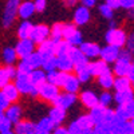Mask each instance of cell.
Returning <instances> with one entry per match:
<instances>
[{
	"instance_id": "1",
	"label": "cell",
	"mask_w": 134,
	"mask_h": 134,
	"mask_svg": "<svg viewBox=\"0 0 134 134\" xmlns=\"http://www.w3.org/2000/svg\"><path fill=\"white\" fill-rule=\"evenodd\" d=\"M126 34L124 30H119V28H110L107 32H106V42L111 46H115V47H124L126 44Z\"/></svg>"
},
{
	"instance_id": "2",
	"label": "cell",
	"mask_w": 134,
	"mask_h": 134,
	"mask_svg": "<svg viewBox=\"0 0 134 134\" xmlns=\"http://www.w3.org/2000/svg\"><path fill=\"white\" fill-rule=\"evenodd\" d=\"M19 4H20V0H7V4L3 12V26L5 28L14 23V20L18 15Z\"/></svg>"
},
{
	"instance_id": "3",
	"label": "cell",
	"mask_w": 134,
	"mask_h": 134,
	"mask_svg": "<svg viewBox=\"0 0 134 134\" xmlns=\"http://www.w3.org/2000/svg\"><path fill=\"white\" fill-rule=\"evenodd\" d=\"M58 94H59V87L48 82H44L38 90V97L48 100V102H52L58 97Z\"/></svg>"
},
{
	"instance_id": "4",
	"label": "cell",
	"mask_w": 134,
	"mask_h": 134,
	"mask_svg": "<svg viewBox=\"0 0 134 134\" xmlns=\"http://www.w3.org/2000/svg\"><path fill=\"white\" fill-rule=\"evenodd\" d=\"M48 36H50V27L44 26V24L34 26L31 30V34H30V39L35 44H39L43 40L48 39Z\"/></svg>"
},
{
	"instance_id": "5",
	"label": "cell",
	"mask_w": 134,
	"mask_h": 134,
	"mask_svg": "<svg viewBox=\"0 0 134 134\" xmlns=\"http://www.w3.org/2000/svg\"><path fill=\"white\" fill-rule=\"evenodd\" d=\"M15 51H16V55L20 59L27 58L31 52L35 51V43H34L30 38L20 39L19 43L16 44V47H15Z\"/></svg>"
},
{
	"instance_id": "6",
	"label": "cell",
	"mask_w": 134,
	"mask_h": 134,
	"mask_svg": "<svg viewBox=\"0 0 134 134\" xmlns=\"http://www.w3.org/2000/svg\"><path fill=\"white\" fill-rule=\"evenodd\" d=\"M76 102V95L71 94V93H63V94H58V97L52 100L54 106H58L62 107L64 110H67L69 107H71L74 103Z\"/></svg>"
},
{
	"instance_id": "7",
	"label": "cell",
	"mask_w": 134,
	"mask_h": 134,
	"mask_svg": "<svg viewBox=\"0 0 134 134\" xmlns=\"http://www.w3.org/2000/svg\"><path fill=\"white\" fill-rule=\"evenodd\" d=\"M16 88L19 90L20 94H30L31 90H32V85L30 82V78L27 74H21V72H18L16 76H15V83Z\"/></svg>"
},
{
	"instance_id": "8",
	"label": "cell",
	"mask_w": 134,
	"mask_h": 134,
	"mask_svg": "<svg viewBox=\"0 0 134 134\" xmlns=\"http://www.w3.org/2000/svg\"><path fill=\"white\" fill-rule=\"evenodd\" d=\"M119 47H115V46H111V44H107L106 47L100 48L99 51V57L102 60H105L106 63H113L117 60L118 58V52H119Z\"/></svg>"
},
{
	"instance_id": "9",
	"label": "cell",
	"mask_w": 134,
	"mask_h": 134,
	"mask_svg": "<svg viewBox=\"0 0 134 134\" xmlns=\"http://www.w3.org/2000/svg\"><path fill=\"white\" fill-rule=\"evenodd\" d=\"M38 52L40 54L42 60L47 59L50 57H55V43H54V40L52 39H46L42 43H39Z\"/></svg>"
},
{
	"instance_id": "10",
	"label": "cell",
	"mask_w": 134,
	"mask_h": 134,
	"mask_svg": "<svg viewBox=\"0 0 134 134\" xmlns=\"http://www.w3.org/2000/svg\"><path fill=\"white\" fill-rule=\"evenodd\" d=\"M79 50L85 54L86 58H97L99 57V51H100V47L98 46L97 43H91V42H82L79 46Z\"/></svg>"
},
{
	"instance_id": "11",
	"label": "cell",
	"mask_w": 134,
	"mask_h": 134,
	"mask_svg": "<svg viewBox=\"0 0 134 134\" xmlns=\"http://www.w3.org/2000/svg\"><path fill=\"white\" fill-rule=\"evenodd\" d=\"M90 20V11L87 7L81 5L75 9L74 14V24L75 26H85L87 21Z\"/></svg>"
},
{
	"instance_id": "12",
	"label": "cell",
	"mask_w": 134,
	"mask_h": 134,
	"mask_svg": "<svg viewBox=\"0 0 134 134\" xmlns=\"http://www.w3.org/2000/svg\"><path fill=\"white\" fill-rule=\"evenodd\" d=\"M14 133L15 134H35V124L31 121H18L14 124Z\"/></svg>"
},
{
	"instance_id": "13",
	"label": "cell",
	"mask_w": 134,
	"mask_h": 134,
	"mask_svg": "<svg viewBox=\"0 0 134 134\" xmlns=\"http://www.w3.org/2000/svg\"><path fill=\"white\" fill-rule=\"evenodd\" d=\"M74 70L76 72V78L81 83H86L90 81V78L93 76L91 75V71H90V67H88V62L87 63H83V64H78V66H74Z\"/></svg>"
},
{
	"instance_id": "14",
	"label": "cell",
	"mask_w": 134,
	"mask_h": 134,
	"mask_svg": "<svg viewBox=\"0 0 134 134\" xmlns=\"http://www.w3.org/2000/svg\"><path fill=\"white\" fill-rule=\"evenodd\" d=\"M113 100H115L117 105H126L127 102L134 100V93L133 88H127V90L122 91H115V95H113Z\"/></svg>"
},
{
	"instance_id": "15",
	"label": "cell",
	"mask_w": 134,
	"mask_h": 134,
	"mask_svg": "<svg viewBox=\"0 0 134 134\" xmlns=\"http://www.w3.org/2000/svg\"><path fill=\"white\" fill-rule=\"evenodd\" d=\"M28 78H30L31 85L39 90V87L46 82V71H43L40 69H35L28 74Z\"/></svg>"
},
{
	"instance_id": "16",
	"label": "cell",
	"mask_w": 134,
	"mask_h": 134,
	"mask_svg": "<svg viewBox=\"0 0 134 134\" xmlns=\"http://www.w3.org/2000/svg\"><path fill=\"white\" fill-rule=\"evenodd\" d=\"M79 86H81V82L78 81V78L76 75H72L69 72V75H67L66 78V81L63 83V88H64V91L66 93H71V94H75L78 90H79Z\"/></svg>"
},
{
	"instance_id": "17",
	"label": "cell",
	"mask_w": 134,
	"mask_h": 134,
	"mask_svg": "<svg viewBox=\"0 0 134 134\" xmlns=\"http://www.w3.org/2000/svg\"><path fill=\"white\" fill-rule=\"evenodd\" d=\"M34 14H35V8H34V3L31 2H23L19 4V8H18V15L23 19V20H27L30 19Z\"/></svg>"
},
{
	"instance_id": "18",
	"label": "cell",
	"mask_w": 134,
	"mask_h": 134,
	"mask_svg": "<svg viewBox=\"0 0 134 134\" xmlns=\"http://www.w3.org/2000/svg\"><path fill=\"white\" fill-rule=\"evenodd\" d=\"M57 69L59 71H64V72H71L74 70V63L70 59L69 55L57 57Z\"/></svg>"
},
{
	"instance_id": "19",
	"label": "cell",
	"mask_w": 134,
	"mask_h": 134,
	"mask_svg": "<svg viewBox=\"0 0 134 134\" xmlns=\"http://www.w3.org/2000/svg\"><path fill=\"white\" fill-rule=\"evenodd\" d=\"M4 115L12 122V124H16V122L20 121V118H21V107L19 105H9L4 110Z\"/></svg>"
},
{
	"instance_id": "20",
	"label": "cell",
	"mask_w": 134,
	"mask_h": 134,
	"mask_svg": "<svg viewBox=\"0 0 134 134\" xmlns=\"http://www.w3.org/2000/svg\"><path fill=\"white\" fill-rule=\"evenodd\" d=\"M70 57V59L72 60L74 66H78V64H83V63H87L88 62V58L85 57V54L78 48V47H71L69 54H67Z\"/></svg>"
},
{
	"instance_id": "21",
	"label": "cell",
	"mask_w": 134,
	"mask_h": 134,
	"mask_svg": "<svg viewBox=\"0 0 134 134\" xmlns=\"http://www.w3.org/2000/svg\"><path fill=\"white\" fill-rule=\"evenodd\" d=\"M2 93L8 98V100H9L11 103L16 102V100L19 99V95H20V93H19V90L16 88V86L14 83H9V82L2 88Z\"/></svg>"
},
{
	"instance_id": "22",
	"label": "cell",
	"mask_w": 134,
	"mask_h": 134,
	"mask_svg": "<svg viewBox=\"0 0 134 134\" xmlns=\"http://www.w3.org/2000/svg\"><path fill=\"white\" fill-rule=\"evenodd\" d=\"M113 82H114V76H113V72H111L110 69L107 71L102 72L100 75H98V83H99V86L106 88V90H109V88L113 87Z\"/></svg>"
},
{
	"instance_id": "23",
	"label": "cell",
	"mask_w": 134,
	"mask_h": 134,
	"mask_svg": "<svg viewBox=\"0 0 134 134\" xmlns=\"http://www.w3.org/2000/svg\"><path fill=\"white\" fill-rule=\"evenodd\" d=\"M105 109H106V107L100 106L99 103L90 109V114H88V115H90V118H91V121H93V125L102 124L103 114H105Z\"/></svg>"
},
{
	"instance_id": "24",
	"label": "cell",
	"mask_w": 134,
	"mask_h": 134,
	"mask_svg": "<svg viewBox=\"0 0 134 134\" xmlns=\"http://www.w3.org/2000/svg\"><path fill=\"white\" fill-rule=\"evenodd\" d=\"M48 117H50V118L55 122V124L59 126L62 122L66 119V110L62 109V107H58V106H54V107L50 110Z\"/></svg>"
},
{
	"instance_id": "25",
	"label": "cell",
	"mask_w": 134,
	"mask_h": 134,
	"mask_svg": "<svg viewBox=\"0 0 134 134\" xmlns=\"http://www.w3.org/2000/svg\"><path fill=\"white\" fill-rule=\"evenodd\" d=\"M81 100H82V103L86 107H88V109H91L95 105H98V97L95 95V93L88 91V90L87 91H83L81 94Z\"/></svg>"
},
{
	"instance_id": "26",
	"label": "cell",
	"mask_w": 134,
	"mask_h": 134,
	"mask_svg": "<svg viewBox=\"0 0 134 134\" xmlns=\"http://www.w3.org/2000/svg\"><path fill=\"white\" fill-rule=\"evenodd\" d=\"M88 67H90V71H91V75L94 76V75H100L102 72H105V71H107L110 67H109V64L105 62V60H97V62H93V63H88Z\"/></svg>"
},
{
	"instance_id": "27",
	"label": "cell",
	"mask_w": 134,
	"mask_h": 134,
	"mask_svg": "<svg viewBox=\"0 0 134 134\" xmlns=\"http://www.w3.org/2000/svg\"><path fill=\"white\" fill-rule=\"evenodd\" d=\"M55 43V57H62V55H67L70 51V48L72 47L71 44L64 40V39H60V40H57L54 42Z\"/></svg>"
},
{
	"instance_id": "28",
	"label": "cell",
	"mask_w": 134,
	"mask_h": 134,
	"mask_svg": "<svg viewBox=\"0 0 134 134\" xmlns=\"http://www.w3.org/2000/svg\"><path fill=\"white\" fill-rule=\"evenodd\" d=\"M58 125L50 118V117H44L42 118L38 124L35 125V131L36 130H44V131H52Z\"/></svg>"
},
{
	"instance_id": "29",
	"label": "cell",
	"mask_w": 134,
	"mask_h": 134,
	"mask_svg": "<svg viewBox=\"0 0 134 134\" xmlns=\"http://www.w3.org/2000/svg\"><path fill=\"white\" fill-rule=\"evenodd\" d=\"M113 87L115 88V91H122V90H127L131 87V82L127 79L126 76H117L114 78Z\"/></svg>"
},
{
	"instance_id": "30",
	"label": "cell",
	"mask_w": 134,
	"mask_h": 134,
	"mask_svg": "<svg viewBox=\"0 0 134 134\" xmlns=\"http://www.w3.org/2000/svg\"><path fill=\"white\" fill-rule=\"evenodd\" d=\"M113 63H114V66H113V72H114L117 76H125V75H126V71H127V69H129V66H130V63L124 62V60H119V59H117V60L113 62Z\"/></svg>"
},
{
	"instance_id": "31",
	"label": "cell",
	"mask_w": 134,
	"mask_h": 134,
	"mask_svg": "<svg viewBox=\"0 0 134 134\" xmlns=\"http://www.w3.org/2000/svg\"><path fill=\"white\" fill-rule=\"evenodd\" d=\"M18 59V55H16V51L15 48L12 47H5L3 50V60L5 64H14Z\"/></svg>"
},
{
	"instance_id": "32",
	"label": "cell",
	"mask_w": 134,
	"mask_h": 134,
	"mask_svg": "<svg viewBox=\"0 0 134 134\" xmlns=\"http://www.w3.org/2000/svg\"><path fill=\"white\" fill-rule=\"evenodd\" d=\"M32 24H31V21H27L24 20L23 23H21L18 28V36L20 39H27L30 38V34H31V30H32Z\"/></svg>"
},
{
	"instance_id": "33",
	"label": "cell",
	"mask_w": 134,
	"mask_h": 134,
	"mask_svg": "<svg viewBox=\"0 0 134 134\" xmlns=\"http://www.w3.org/2000/svg\"><path fill=\"white\" fill-rule=\"evenodd\" d=\"M26 59H27L28 64L32 67V70L40 69V67H42V57H40V54H39L38 51H36V52H35V51L31 52Z\"/></svg>"
},
{
	"instance_id": "34",
	"label": "cell",
	"mask_w": 134,
	"mask_h": 134,
	"mask_svg": "<svg viewBox=\"0 0 134 134\" xmlns=\"http://www.w3.org/2000/svg\"><path fill=\"white\" fill-rule=\"evenodd\" d=\"M42 69L46 72L57 70V57H50L47 59H43L42 60Z\"/></svg>"
},
{
	"instance_id": "35",
	"label": "cell",
	"mask_w": 134,
	"mask_h": 134,
	"mask_svg": "<svg viewBox=\"0 0 134 134\" xmlns=\"http://www.w3.org/2000/svg\"><path fill=\"white\" fill-rule=\"evenodd\" d=\"M62 30H63V24L62 23H55L52 26V28H50V35H51V39L54 42L63 39L62 38Z\"/></svg>"
},
{
	"instance_id": "36",
	"label": "cell",
	"mask_w": 134,
	"mask_h": 134,
	"mask_svg": "<svg viewBox=\"0 0 134 134\" xmlns=\"http://www.w3.org/2000/svg\"><path fill=\"white\" fill-rule=\"evenodd\" d=\"M111 102H113V95H111L109 91H103L98 97V103L100 106H103V107H109L111 105Z\"/></svg>"
},
{
	"instance_id": "37",
	"label": "cell",
	"mask_w": 134,
	"mask_h": 134,
	"mask_svg": "<svg viewBox=\"0 0 134 134\" xmlns=\"http://www.w3.org/2000/svg\"><path fill=\"white\" fill-rule=\"evenodd\" d=\"M66 40L69 42L72 47H78V46H79V44L83 42V38H82V34H81V31H78V30H76V31L72 34V35H71L69 39H66Z\"/></svg>"
},
{
	"instance_id": "38",
	"label": "cell",
	"mask_w": 134,
	"mask_h": 134,
	"mask_svg": "<svg viewBox=\"0 0 134 134\" xmlns=\"http://www.w3.org/2000/svg\"><path fill=\"white\" fill-rule=\"evenodd\" d=\"M16 71H18V72H21V74H27V75H28V74L32 71V67L28 64L27 59L23 58V59H20V62H19V64H18Z\"/></svg>"
},
{
	"instance_id": "39",
	"label": "cell",
	"mask_w": 134,
	"mask_h": 134,
	"mask_svg": "<svg viewBox=\"0 0 134 134\" xmlns=\"http://www.w3.org/2000/svg\"><path fill=\"white\" fill-rule=\"evenodd\" d=\"M76 122L79 124V126H81L82 129H88V127H93V126H94V125H93V121H91V118H90V115H88V114L81 115L79 118L76 119Z\"/></svg>"
},
{
	"instance_id": "40",
	"label": "cell",
	"mask_w": 134,
	"mask_h": 134,
	"mask_svg": "<svg viewBox=\"0 0 134 134\" xmlns=\"http://www.w3.org/2000/svg\"><path fill=\"white\" fill-rule=\"evenodd\" d=\"M118 134H134V124H133V119L125 121Z\"/></svg>"
},
{
	"instance_id": "41",
	"label": "cell",
	"mask_w": 134,
	"mask_h": 134,
	"mask_svg": "<svg viewBox=\"0 0 134 134\" xmlns=\"http://www.w3.org/2000/svg\"><path fill=\"white\" fill-rule=\"evenodd\" d=\"M93 134H113L109 127V125L105 124H98L93 126Z\"/></svg>"
},
{
	"instance_id": "42",
	"label": "cell",
	"mask_w": 134,
	"mask_h": 134,
	"mask_svg": "<svg viewBox=\"0 0 134 134\" xmlns=\"http://www.w3.org/2000/svg\"><path fill=\"white\" fill-rule=\"evenodd\" d=\"M98 9H99L100 15H102L103 18H106V19H113V16H114V9H111L107 4H100Z\"/></svg>"
},
{
	"instance_id": "43",
	"label": "cell",
	"mask_w": 134,
	"mask_h": 134,
	"mask_svg": "<svg viewBox=\"0 0 134 134\" xmlns=\"http://www.w3.org/2000/svg\"><path fill=\"white\" fill-rule=\"evenodd\" d=\"M75 31H76V26L75 24H64L63 26V30H62V38L64 40L69 39Z\"/></svg>"
},
{
	"instance_id": "44",
	"label": "cell",
	"mask_w": 134,
	"mask_h": 134,
	"mask_svg": "<svg viewBox=\"0 0 134 134\" xmlns=\"http://www.w3.org/2000/svg\"><path fill=\"white\" fill-rule=\"evenodd\" d=\"M12 122H11L5 115L4 113L0 115V131H4V130H9V129H12Z\"/></svg>"
},
{
	"instance_id": "45",
	"label": "cell",
	"mask_w": 134,
	"mask_h": 134,
	"mask_svg": "<svg viewBox=\"0 0 134 134\" xmlns=\"http://www.w3.org/2000/svg\"><path fill=\"white\" fill-rule=\"evenodd\" d=\"M67 75H69V72H64V71H57V76H55V82L54 85L55 86H58V87H62L64 81H66V78Z\"/></svg>"
},
{
	"instance_id": "46",
	"label": "cell",
	"mask_w": 134,
	"mask_h": 134,
	"mask_svg": "<svg viewBox=\"0 0 134 134\" xmlns=\"http://www.w3.org/2000/svg\"><path fill=\"white\" fill-rule=\"evenodd\" d=\"M113 118H114V110L110 109V107H106L105 109V114H103V119H102V124L110 125V122L113 121Z\"/></svg>"
},
{
	"instance_id": "47",
	"label": "cell",
	"mask_w": 134,
	"mask_h": 134,
	"mask_svg": "<svg viewBox=\"0 0 134 134\" xmlns=\"http://www.w3.org/2000/svg\"><path fill=\"white\" fill-rule=\"evenodd\" d=\"M9 82V76L5 71V67H0V90Z\"/></svg>"
},
{
	"instance_id": "48",
	"label": "cell",
	"mask_w": 134,
	"mask_h": 134,
	"mask_svg": "<svg viewBox=\"0 0 134 134\" xmlns=\"http://www.w3.org/2000/svg\"><path fill=\"white\" fill-rule=\"evenodd\" d=\"M82 130H83V129L79 126V124H78L76 121H72L71 124L69 125V127H67V131H69V134H81Z\"/></svg>"
},
{
	"instance_id": "49",
	"label": "cell",
	"mask_w": 134,
	"mask_h": 134,
	"mask_svg": "<svg viewBox=\"0 0 134 134\" xmlns=\"http://www.w3.org/2000/svg\"><path fill=\"white\" fill-rule=\"evenodd\" d=\"M117 59L124 60V62H127V63H131V52H130L129 50H119Z\"/></svg>"
},
{
	"instance_id": "50",
	"label": "cell",
	"mask_w": 134,
	"mask_h": 134,
	"mask_svg": "<svg viewBox=\"0 0 134 134\" xmlns=\"http://www.w3.org/2000/svg\"><path fill=\"white\" fill-rule=\"evenodd\" d=\"M125 109V113L127 115V119H133L134 117V100H131V102H127L126 105H122Z\"/></svg>"
},
{
	"instance_id": "51",
	"label": "cell",
	"mask_w": 134,
	"mask_h": 134,
	"mask_svg": "<svg viewBox=\"0 0 134 134\" xmlns=\"http://www.w3.org/2000/svg\"><path fill=\"white\" fill-rule=\"evenodd\" d=\"M47 2L46 0H35L34 2V8H35V12H43L46 9Z\"/></svg>"
},
{
	"instance_id": "52",
	"label": "cell",
	"mask_w": 134,
	"mask_h": 134,
	"mask_svg": "<svg viewBox=\"0 0 134 134\" xmlns=\"http://www.w3.org/2000/svg\"><path fill=\"white\" fill-rule=\"evenodd\" d=\"M11 105V102H9V100H8V98L2 93V90H0V107H2L3 110H5L8 106Z\"/></svg>"
},
{
	"instance_id": "53",
	"label": "cell",
	"mask_w": 134,
	"mask_h": 134,
	"mask_svg": "<svg viewBox=\"0 0 134 134\" xmlns=\"http://www.w3.org/2000/svg\"><path fill=\"white\" fill-rule=\"evenodd\" d=\"M5 71H7L8 76H9V79H15V76H16L18 71H16V69H15V67H14L12 64H7V67H5Z\"/></svg>"
},
{
	"instance_id": "54",
	"label": "cell",
	"mask_w": 134,
	"mask_h": 134,
	"mask_svg": "<svg viewBox=\"0 0 134 134\" xmlns=\"http://www.w3.org/2000/svg\"><path fill=\"white\" fill-rule=\"evenodd\" d=\"M119 7L125 8V9H133L134 0H119Z\"/></svg>"
},
{
	"instance_id": "55",
	"label": "cell",
	"mask_w": 134,
	"mask_h": 134,
	"mask_svg": "<svg viewBox=\"0 0 134 134\" xmlns=\"http://www.w3.org/2000/svg\"><path fill=\"white\" fill-rule=\"evenodd\" d=\"M127 79L133 83V81H134V66L130 63V66H129V69H127V71H126V75H125Z\"/></svg>"
},
{
	"instance_id": "56",
	"label": "cell",
	"mask_w": 134,
	"mask_h": 134,
	"mask_svg": "<svg viewBox=\"0 0 134 134\" xmlns=\"http://www.w3.org/2000/svg\"><path fill=\"white\" fill-rule=\"evenodd\" d=\"M105 4H107L111 9H117L119 8V0H106Z\"/></svg>"
},
{
	"instance_id": "57",
	"label": "cell",
	"mask_w": 134,
	"mask_h": 134,
	"mask_svg": "<svg viewBox=\"0 0 134 134\" xmlns=\"http://www.w3.org/2000/svg\"><path fill=\"white\" fill-rule=\"evenodd\" d=\"M51 134H69V131H67V127H62L59 125V126H57L51 131Z\"/></svg>"
},
{
	"instance_id": "58",
	"label": "cell",
	"mask_w": 134,
	"mask_h": 134,
	"mask_svg": "<svg viewBox=\"0 0 134 134\" xmlns=\"http://www.w3.org/2000/svg\"><path fill=\"white\" fill-rule=\"evenodd\" d=\"M126 42H127V50L131 52L133 48H134V36H133V34H130L129 38H126Z\"/></svg>"
},
{
	"instance_id": "59",
	"label": "cell",
	"mask_w": 134,
	"mask_h": 134,
	"mask_svg": "<svg viewBox=\"0 0 134 134\" xmlns=\"http://www.w3.org/2000/svg\"><path fill=\"white\" fill-rule=\"evenodd\" d=\"M82 2V4L85 5V7H87V8H91V7H94L95 4H97V0H81Z\"/></svg>"
},
{
	"instance_id": "60",
	"label": "cell",
	"mask_w": 134,
	"mask_h": 134,
	"mask_svg": "<svg viewBox=\"0 0 134 134\" xmlns=\"http://www.w3.org/2000/svg\"><path fill=\"white\" fill-rule=\"evenodd\" d=\"M63 3H64L66 5L71 7V5H74V4H76V3H78V0H63Z\"/></svg>"
},
{
	"instance_id": "61",
	"label": "cell",
	"mask_w": 134,
	"mask_h": 134,
	"mask_svg": "<svg viewBox=\"0 0 134 134\" xmlns=\"http://www.w3.org/2000/svg\"><path fill=\"white\" fill-rule=\"evenodd\" d=\"M81 134H93V127H88V129H83Z\"/></svg>"
},
{
	"instance_id": "62",
	"label": "cell",
	"mask_w": 134,
	"mask_h": 134,
	"mask_svg": "<svg viewBox=\"0 0 134 134\" xmlns=\"http://www.w3.org/2000/svg\"><path fill=\"white\" fill-rule=\"evenodd\" d=\"M0 134H15L12 129H9V130H4V131H0Z\"/></svg>"
},
{
	"instance_id": "63",
	"label": "cell",
	"mask_w": 134,
	"mask_h": 134,
	"mask_svg": "<svg viewBox=\"0 0 134 134\" xmlns=\"http://www.w3.org/2000/svg\"><path fill=\"white\" fill-rule=\"evenodd\" d=\"M35 134H51V131H44V130H36Z\"/></svg>"
},
{
	"instance_id": "64",
	"label": "cell",
	"mask_w": 134,
	"mask_h": 134,
	"mask_svg": "<svg viewBox=\"0 0 134 134\" xmlns=\"http://www.w3.org/2000/svg\"><path fill=\"white\" fill-rule=\"evenodd\" d=\"M3 113H4V110H3V109H2V107H0V115H2V114H3Z\"/></svg>"
}]
</instances>
